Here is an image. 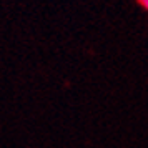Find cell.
<instances>
[{
	"label": "cell",
	"mask_w": 148,
	"mask_h": 148,
	"mask_svg": "<svg viewBox=\"0 0 148 148\" xmlns=\"http://www.w3.org/2000/svg\"><path fill=\"white\" fill-rule=\"evenodd\" d=\"M136 2H138V5H140L141 8L148 10V0H136Z\"/></svg>",
	"instance_id": "obj_1"
}]
</instances>
